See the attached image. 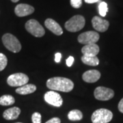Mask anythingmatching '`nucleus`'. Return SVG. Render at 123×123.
<instances>
[{
    "label": "nucleus",
    "mask_w": 123,
    "mask_h": 123,
    "mask_svg": "<svg viewBox=\"0 0 123 123\" xmlns=\"http://www.w3.org/2000/svg\"><path fill=\"white\" fill-rule=\"evenodd\" d=\"M99 38L100 36L98 32H96L94 31H88L79 34L77 40L79 43L86 45L96 43L99 40Z\"/></svg>",
    "instance_id": "7"
},
{
    "label": "nucleus",
    "mask_w": 123,
    "mask_h": 123,
    "mask_svg": "<svg viewBox=\"0 0 123 123\" xmlns=\"http://www.w3.org/2000/svg\"><path fill=\"white\" fill-rule=\"evenodd\" d=\"M81 61L82 62L89 66H98L99 64V60L97 56H85L83 55L81 57Z\"/></svg>",
    "instance_id": "17"
},
{
    "label": "nucleus",
    "mask_w": 123,
    "mask_h": 123,
    "mask_svg": "<svg viewBox=\"0 0 123 123\" xmlns=\"http://www.w3.org/2000/svg\"><path fill=\"white\" fill-rule=\"evenodd\" d=\"M68 118L72 121H78L83 118V114L78 110H71L68 114Z\"/></svg>",
    "instance_id": "18"
},
{
    "label": "nucleus",
    "mask_w": 123,
    "mask_h": 123,
    "mask_svg": "<svg viewBox=\"0 0 123 123\" xmlns=\"http://www.w3.org/2000/svg\"><path fill=\"white\" fill-rule=\"evenodd\" d=\"M34 12V8L30 5L26 4H18L14 8V12L16 15L19 17H26L31 14Z\"/></svg>",
    "instance_id": "11"
},
{
    "label": "nucleus",
    "mask_w": 123,
    "mask_h": 123,
    "mask_svg": "<svg viewBox=\"0 0 123 123\" xmlns=\"http://www.w3.org/2000/svg\"><path fill=\"white\" fill-rule=\"evenodd\" d=\"M86 20L81 15H75L65 23V28L70 32H77L85 26Z\"/></svg>",
    "instance_id": "2"
},
{
    "label": "nucleus",
    "mask_w": 123,
    "mask_h": 123,
    "mask_svg": "<svg viewBox=\"0 0 123 123\" xmlns=\"http://www.w3.org/2000/svg\"><path fill=\"white\" fill-rule=\"evenodd\" d=\"M61 57H62V54L60 53H55V61L57 63H59L60 60H61Z\"/></svg>",
    "instance_id": "26"
},
{
    "label": "nucleus",
    "mask_w": 123,
    "mask_h": 123,
    "mask_svg": "<svg viewBox=\"0 0 123 123\" xmlns=\"http://www.w3.org/2000/svg\"><path fill=\"white\" fill-rule=\"evenodd\" d=\"M92 24L94 29L97 31L100 32L106 31L110 26V23L108 21L98 16H95L92 18Z\"/></svg>",
    "instance_id": "10"
},
{
    "label": "nucleus",
    "mask_w": 123,
    "mask_h": 123,
    "mask_svg": "<svg viewBox=\"0 0 123 123\" xmlns=\"http://www.w3.org/2000/svg\"><path fill=\"white\" fill-rule=\"evenodd\" d=\"M28 81V76L21 73L12 74L7 79V84L11 87H21L27 84Z\"/></svg>",
    "instance_id": "6"
},
{
    "label": "nucleus",
    "mask_w": 123,
    "mask_h": 123,
    "mask_svg": "<svg viewBox=\"0 0 123 123\" xmlns=\"http://www.w3.org/2000/svg\"><path fill=\"white\" fill-rule=\"evenodd\" d=\"M45 123H61V120L57 117H55V118L49 120L48 121Z\"/></svg>",
    "instance_id": "25"
},
{
    "label": "nucleus",
    "mask_w": 123,
    "mask_h": 123,
    "mask_svg": "<svg viewBox=\"0 0 123 123\" xmlns=\"http://www.w3.org/2000/svg\"><path fill=\"white\" fill-rule=\"evenodd\" d=\"M20 114L21 110L17 107H13L5 110L3 114V117L7 120H12L18 118Z\"/></svg>",
    "instance_id": "15"
},
{
    "label": "nucleus",
    "mask_w": 123,
    "mask_h": 123,
    "mask_svg": "<svg viewBox=\"0 0 123 123\" xmlns=\"http://www.w3.org/2000/svg\"><path fill=\"white\" fill-rule=\"evenodd\" d=\"M47 86L51 90L68 92L73 89L74 84L70 79L68 78L62 77H55L47 80Z\"/></svg>",
    "instance_id": "1"
},
{
    "label": "nucleus",
    "mask_w": 123,
    "mask_h": 123,
    "mask_svg": "<svg viewBox=\"0 0 123 123\" xmlns=\"http://www.w3.org/2000/svg\"><path fill=\"white\" fill-rule=\"evenodd\" d=\"M42 116L38 112H35L31 116V120L33 123H41Z\"/></svg>",
    "instance_id": "22"
},
{
    "label": "nucleus",
    "mask_w": 123,
    "mask_h": 123,
    "mask_svg": "<svg viewBox=\"0 0 123 123\" xmlns=\"http://www.w3.org/2000/svg\"><path fill=\"white\" fill-rule=\"evenodd\" d=\"M94 95L97 100L103 101H108L114 97V92L110 88L103 86H98L94 90Z\"/></svg>",
    "instance_id": "8"
},
{
    "label": "nucleus",
    "mask_w": 123,
    "mask_h": 123,
    "mask_svg": "<svg viewBox=\"0 0 123 123\" xmlns=\"http://www.w3.org/2000/svg\"><path fill=\"white\" fill-rule=\"evenodd\" d=\"M74 60H75L74 57H73V56H69L67 58V60H66V65L68 67H70L73 65V64L74 62Z\"/></svg>",
    "instance_id": "24"
},
{
    "label": "nucleus",
    "mask_w": 123,
    "mask_h": 123,
    "mask_svg": "<svg viewBox=\"0 0 123 123\" xmlns=\"http://www.w3.org/2000/svg\"></svg>",
    "instance_id": "30"
},
{
    "label": "nucleus",
    "mask_w": 123,
    "mask_h": 123,
    "mask_svg": "<svg viewBox=\"0 0 123 123\" xmlns=\"http://www.w3.org/2000/svg\"><path fill=\"white\" fill-rule=\"evenodd\" d=\"M8 64V59L4 54L0 53V71L3 70Z\"/></svg>",
    "instance_id": "21"
},
{
    "label": "nucleus",
    "mask_w": 123,
    "mask_h": 123,
    "mask_svg": "<svg viewBox=\"0 0 123 123\" xmlns=\"http://www.w3.org/2000/svg\"><path fill=\"white\" fill-rule=\"evenodd\" d=\"M85 2H86L87 4H94V3H97L99 0H84Z\"/></svg>",
    "instance_id": "28"
},
{
    "label": "nucleus",
    "mask_w": 123,
    "mask_h": 123,
    "mask_svg": "<svg viewBox=\"0 0 123 123\" xmlns=\"http://www.w3.org/2000/svg\"><path fill=\"white\" fill-rule=\"evenodd\" d=\"M118 107L119 111H120L121 113H123V98L120 100V101L119 102Z\"/></svg>",
    "instance_id": "27"
},
{
    "label": "nucleus",
    "mask_w": 123,
    "mask_h": 123,
    "mask_svg": "<svg viewBox=\"0 0 123 123\" xmlns=\"http://www.w3.org/2000/svg\"><path fill=\"white\" fill-rule=\"evenodd\" d=\"M44 101L49 105L55 107H61L63 103L62 98L60 94L57 92H54L53 90L46 92L44 94Z\"/></svg>",
    "instance_id": "9"
},
{
    "label": "nucleus",
    "mask_w": 123,
    "mask_h": 123,
    "mask_svg": "<svg viewBox=\"0 0 123 123\" xmlns=\"http://www.w3.org/2000/svg\"><path fill=\"white\" fill-rule=\"evenodd\" d=\"M44 25L55 35L60 36L63 34V30L61 26L52 18L46 19V21H44Z\"/></svg>",
    "instance_id": "13"
},
{
    "label": "nucleus",
    "mask_w": 123,
    "mask_h": 123,
    "mask_svg": "<svg viewBox=\"0 0 123 123\" xmlns=\"http://www.w3.org/2000/svg\"><path fill=\"white\" fill-rule=\"evenodd\" d=\"M36 90V86L34 84H25L16 89V92L21 95H26L34 93Z\"/></svg>",
    "instance_id": "16"
},
{
    "label": "nucleus",
    "mask_w": 123,
    "mask_h": 123,
    "mask_svg": "<svg viewBox=\"0 0 123 123\" xmlns=\"http://www.w3.org/2000/svg\"><path fill=\"white\" fill-rule=\"evenodd\" d=\"M26 30L35 37H42L45 34V30L40 23L35 19H30L25 23Z\"/></svg>",
    "instance_id": "5"
},
{
    "label": "nucleus",
    "mask_w": 123,
    "mask_h": 123,
    "mask_svg": "<svg viewBox=\"0 0 123 123\" xmlns=\"http://www.w3.org/2000/svg\"><path fill=\"white\" fill-rule=\"evenodd\" d=\"M113 118V114L109 110L101 108L96 110L92 115V123H108Z\"/></svg>",
    "instance_id": "4"
},
{
    "label": "nucleus",
    "mask_w": 123,
    "mask_h": 123,
    "mask_svg": "<svg viewBox=\"0 0 123 123\" xmlns=\"http://www.w3.org/2000/svg\"><path fill=\"white\" fill-rule=\"evenodd\" d=\"M108 11L107 4L105 1H102L98 5V12L101 17H105L106 14Z\"/></svg>",
    "instance_id": "20"
},
{
    "label": "nucleus",
    "mask_w": 123,
    "mask_h": 123,
    "mask_svg": "<svg viewBox=\"0 0 123 123\" xmlns=\"http://www.w3.org/2000/svg\"><path fill=\"white\" fill-rule=\"evenodd\" d=\"M15 99L12 95L5 94L0 97V105L3 106L11 105L14 103Z\"/></svg>",
    "instance_id": "19"
},
{
    "label": "nucleus",
    "mask_w": 123,
    "mask_h": 123,
    "mask_svg": "<svg viewBox=\"0 0 123 123\" xmlns=\"http://www.w3.org/2000/svg\"><path fill=\"white\" fill-rule=\"evenodd\" d=\"M70 4L74 8H79L82 6V0H70Z\"/></svg>",
    "instance_id": "23"
},
{
    "label": "nucleus",
    "mask_w": 123,
    "mask_h": 123,
    "mask_svg": "<svg viewBox=\"0 0 123 123\" xmlns=\"http://www.w3.org/2000/svg\"><path fill=\"white\" fill-rule=\"evenodd\" d=\"M99 51V47L96 43L86 44L81 49V52L85 56H97Z\"/></svg>",
    "instance_id": "14"
},
{
    "label": "nucleus",
    "mask_w": 123,
    "mask_h": 123,
    "mask_svg": "<svg viewBox=\"0 0 123 123\" xmlns=\"http://www.w3.org/2000/svg\"><path fill=\"white\" fill-rule=\"evenodd\" d=\"M2 42L5 47L13 53H18L21 50V44L19 40L11 34H5L2 36Z\"/></svg>",
    "instance_id": "3"
},
{
    "label": "nucleus",
    "mask_w": 123,
    "mask_h": 123,
    "mask_svg": "<svg viewBox=\"0 0 123 123\" xmlns=\"http://www.w3.org/2000/svg\"><path fill=\"white\" fill-rule=\"evenodd\" d=\"M101 77V73L97 70H89L82 75V79L87 83H95Z\"/></svg>",
    "instance_id": "12"
},
{
    "label": "nucleus",
    "mask_w": 123,
    "mask_h": 123,
    "mask_svg": "<svg viewBox=\"0 0 123 123\" xmlns=\"http://www.w3.org/2000/svg\"><path fill=\"white\" fill-rule=\"evenodd\" d=\"M11 1H12V2H14V3H17V2H18L19 0H11Z\"/></svg>",
    "instance_id": "29"
}]
</instances>
